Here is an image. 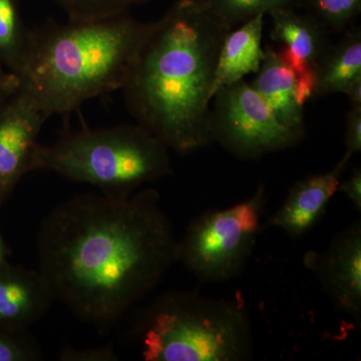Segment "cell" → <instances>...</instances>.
Here are the masks:
<instances>
[{
	"label": "cell",
	"instance_id": "1",
	"mask_svg": "<svg viewBox=\"0 0 361 361\" xmlns=\"http://www.w3.org/2000/svg\"><path fill=\"white\" fill-rule=\"evenodd\" d=\"M177 246L153 190L78 195L42 220L37 270L56 301L106 331L158 286L177 262Z\"/></svg>",
	"mask_w": 361,
	"mask_h": 361
},
{
	"label": "cell",
	"instance_id": "2",
	"mask_svg": "<svg viewBox=\"0 0 361 361\" xmlns=\"http://www.w3.org/2000/svg\"><path fill=\"white\" fill-rule=\"evenodd\" d=\"M232 30L206 0H176L149 23L121 90L137 123L176 153L187 155L212 142L214 78Z\"/></svg>",
	"mask_w": 361,
	"mask_h": 361
},
{
	"label": "cell",
	"instance_id": "3",
	"mask_svg": "<svg viewBox=\"0 0 361 361\" xmlns=\"http://www.w3.org/2000/svg\"><path fill=\"white\" fill-rule=\"evenodd\" d=\"M149 23L125 13L35 30L18 85L49 118L121 90Z\"/></svg>",
	"mask_w": 361,
	"mask_h": 361
},
{
	"label": "cell",
	"instance_id": "4",
	"mask_svg": "<svg viewBox=\"0 0 361 361\" xmlns=\"http://www.w3.org/2000/svg\"><path fill=\"white\" fill-rule=\"evenodd\" d=\"M134 336L147 361H240L251 355L243 304L194 292L157 296L137 316Z\"/></svg>",
	"mask_w": 361,
	"mask_h": 361
},
{
	"label": "cell",
	"instance_id": "5",
	"mask_svg": "<svg viewBox=\"0 0 361 361\" xmlns=\"http://www.w3.org/2000/svg\"><path fill=\"white\" fill-rule=\"evenodd\" d=\"M49 171L113 196L172 174L168 147L139 123L82 130L37 145L30 172Z\"/></svg>",
	"mask_w": 361,
	"mask_h": 361
},
{
	"label": "cell",
	"instance_id": "6",
	"mask_svg": "<svg viewBox=\"0 0 361 361\" xmlns=\"http://www.w3.org/2000/svg\"><path fill=\"white\" fill-rule=\"evenodd\" d=\"M264 202L265 188L260 185L246 200L198 216L178 240L177 262L202 281L223 282L236 277L261 231Z\"/></svg>",
	"mask_w": 361,
	"mask_h": 361
},
{
	"label": "cell",
	"instance_id": "7",
	"mask_svg": "<svg viewBox=\"0 0 361 361\" xmlns=\"http://www.w3.org/2000/svg\"><path fill=\"white\" fill-rule=\"evenodd\" d=\"M210 134L232 155L255 160L295 147L302 135L278 121L251 84L238 80L214 94Z\"/></svg>",
	"mask_w": 361,
	"mask_h": 361
},
{
	"label": "cell",
	"instance_id": "8",
	"mask_svg": "<svg viewBox=\"0 0 361 361\" xmlns=\"http://www.w3.org/2000/svg\"><path fill=\"white\" fill-rule=\"evenodd\" d=\"M47 118L18 82L0 101V201L30 172L37 137Z\"/></svg>",
	"mask_w": 361,
	"mask_h": 361
},
{
	"label": "cell",
	"instance_id": "9",
	"mask_svg": "<svg viewBox=\"0 0 361 361\" xmlns=\"http://www.w3.org/2000/svg\"><path fill=\"white\" fill-rule=\"evenodd\" d=\"M304 264L343 312L361 320V223L336 235L324 252L310 251Z\"/></svg>",
	"mask_w": 361,
	"mask_h": 361
},
{
	"label": "cell",
	"instance_id": "10",
	"mask_svg": "<svg viewBox=\"0 0 361 361\" xmlns=\"http://www.w3.org/2000/svg\"><path fill=\"white\" fill-rule=\"evenodd\" d=\"M351 157L345 152L336 167L329 172L297 182L266 227L282 230L291 238H300L310 231L324 215Z\"/></svg>",
	"mask_w": 361,
	"mask_h": 361
},
{
	"label": "cell",
	"instance_id": "11",
	"mask_svg": "<svg viewBox=\"0 0 361 361\" xmlns=\"http://www.w3.org/2000/svg\"><path fill=\"white\" fill-rule=\"evenodd\" d=\"M54 301L39 270L0 265V324L26 329L42 319Z\"/></svg>",
	"mask_w": 361,
	"mask_h": 361
},
{
	"label": "cell",
	"instance_id": "12",
	"mask_svg": "<svg viewBox=\"0 0 361 361\" xmlns=\"http://www.w3.org/2000/svg\"><path fill=\"white\" fill-rule=\"evenodd\" d=\"M264 51V59L251 85L280 123L304 137V108L296 101L293 73L278 54L276 47H267Z\"/></svg>",
	"mask_w": 361,
	"mask_h": 361
},
{
	"label": "cell",
	"instance_id": "13",
	"mask_svg": "<svg viewBox=\"0 0 361 361\" xmlns=\"http://www.w3.org/2000/svg\"><path fill=\"white\" fill-rule=\"evenodd\" d=\"M264 18L265 14H258L225 37L216 66L213 97L222 87L259 71L265 54L261 47Z\"/></svg>",
	"mask_w": 361,
	"mask_h": 361
},
{
	"label": "cell",
	"instance_id": "14",
	"mask_svg": "<svg viewBox=\"0 0 361 361\" xmlns=\"http://www.w3.org/2000/svg\"><path fill=\"white\" fill-rule=\"evenodd\" d=\"M271 39L279 49L317 70L329 49V30L311 14L297 13L294 8L271 11Z\"/></svg>",
	"mask_w": 361,
	"mask_h": 361
},
{
	"label": "cell",
	"instance_id": "15",
	"mask_svg": "<svg viewBox=\"0 0 361 361\" xmlns=\"http://www.w3.org/2000/svg\"><path fill=\"white\" fill-rule=\"evenodd\" d=\"M361 73V32L349 30L336 45H330L317 66L315 99L342 92L346 85Z\"/></svg>",
	"mask_w": 361,
	"mask_h": 361
},
{
	"label": "cell",
	"instance_id": "16",
	"mask_svg": "<svg viewBox=\"0 0 361 361\" xmlns=\"http://www.w3.org/2000/svg\"><path fill=\"white\" fill-rule=\"evenodd\" d=\"M32 37V30L21 20L16 1L0 0V66L18 75L30 52Z\"/></svg>",
	"mask_w": 361,
	"mask_h": 361
},
{
	"label": "cell",
	"instance_id": "17",
	"mask_svg": "<svg viewBox=\"0 0 361 361\" xmlns=\"http://www.w3.org/2000/svg\"><path fill=\"white\" fill-rule=\"evenodd\" d=\"M211 11L231 28L258 14L300 6L302 0H206Z\"/></svg>",
	"mask_w": 361,
	"mask_h": 361
},
{
	"label": "cell",
	"instance_id": "18",
	"mask_svg": "<svg viewBox=\"0 0 361 361\" xmlns=\"http://www.w3.org/2000/svg\"><path fill=\"white\" fill-rule=\"evenodd\" d=\"M71 21H89L129 13L133 6L149 0H52Z\"/></svg>",
	"mask_w": 361,
	"mask_h": 361
},
{
	"label": "cell",
	"instance_id": "19",
	"mask_svg": "<svg viewBox=\"0 0 361 361\" xmlns=\"http://www.w3.org/2000/svg\"><path fill=\"white\" fill-rule=\"evenodd\" d=\"M300 6L306 7L329 32H341L360 13L361 0H302Z\"/></svg>",
	"mask_w": 361,
	"mask_h": 361
},
{
	"label": "cell",
	"instance_id": "20",
	"mask_svg": "<svg viewBox=\"0 0 361 361\" xmlns=\"http://www.w3.org/2000/svg\"><path fill=\"white\" fill-rule=\"evenodd\" d=\"M44 360L39 344L26 329L6 326L0 330V361Z\"/></svg>",
	"mask_w": 361,
	"mask_h": 361
},
{
	"label": "cell",
	"instance_id": "21",
	"mask_svg": "<svg viewBox=\"0 0 361 361\" xmlns=\"http://www.w3.org/2000/svg\"><path fill=\"white\" fill-rule=\"evenodd\" d=\"M63 361H116L118 360L115 350L111 346L99 348L75 349L65 348L59 355Z\"/></svg>",
	"mask_w": 361,
	"mask_h": 361
},
{
	"label": "cell",
	"instance_id": "22",
	"mask_svg": "<svg viewBox=\"0 0 361 361\" xmlns=\"http://www.w3.org/2000/svg\"><path fill=\"white\" fill-rule=\"evenodd\" d=\"M346 151L351 156L361 151V106H351L346 118Z\"/></svg>",
	"mask_w": 361,
	"mask_h": 361
},
{
	"label": "cell",
	"instance_id": "23",
	"mask_svg": "<svg viewBox=\"0 0 361 361\" xmlns=\"http://www.w3.org/2000/svg\"><path fill=\"white\" fill-rule=\"evenodd\" d=\"M337 192L345 195L351 202L355 210L361 211V170L360 168L353 169L350 177L344 182L339 183Z\"/></svg>",
	"mask_w": 361,
	"mask_h": 361
},
{
	"label": "cell",
	"instance_id": "24",
	"mask_svg": "<svg viewBox=\"0 0 361 361\" xmlns=\"http://www.w3.org/2000/svg\"><path fill=\"white\" fill-rule=\"evenodd\" d=\"M342 94L348 96L350 106H361V73L346 85Z\"/></svg>",
	"mask_w": 361,
	"mask_h": 361
},
{
	"label": "cell",
	"instance_id": "25",
	"mask_svg": "<svg viewBox=\"0 0 361 361\" xmlns=\"http://www.w3.org/2000/svg\"><path fill=\"white\" fill-rule=\"evenodd\" d=\"M18 84V78L0 66V101Z\"/></svg>",
	"mask_w": 361,
	"mask_h": 361
},
{
	"label": "cell",
	"instance_id": "26",
	"mask_svg": "<svg viewBox=\"0 0 361 361\" xmlns=\"http://www.w3.org/2000/svg\"><path fill=\"white\" fill-rule=\"evenodd\" d=\"M4 257H6V253H4V242H2L1 235H0V265L4 264Z\"/></svg>",
	"mask_w": 361,
	"mask_h": 361
}]
</instances>
